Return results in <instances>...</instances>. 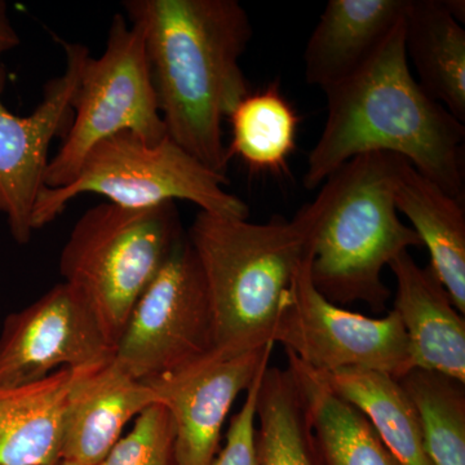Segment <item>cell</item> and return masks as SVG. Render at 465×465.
Wrapping results in <instances>:
<instances>
[{"mask_svg": "<svg viewBox=\"0 0 465 465\" xmlns=\"http://www.w3.org/2000/svg\"><path fill=\"white\" fill-rule=\"evenodd\" d=\"M65 52V70L45 87L42 103L32 114H12L0 99V213L7 217L9 232L18 244L29 243L34 232L33 211L45 188L50 146L64 137L73 121L82 65L90 50L81 43L60 41ZM5 70L0 64V96Z\"/></svg>", "mask_w": 465, "mask_h": 465, "instance_id": "30bf717a", "label": "cell"}, {"mask_svg": "<svg viewBox=\"0 0 465 465\" xmlns=\"http://www.w3.org/2000/svg\"><path fill=\"white\" fill-rule=\"evenodd\" d=\"M274 345L243 351L213 348L188 365L143 381L173 419L176 465L213 464L232 403L269 363Z\"/></svg>", "mask_w": 465, "mask_h": 465, "instance_id": "8fae6325", "label": "cell"}, {"mask_svg": "<svg viewBox=\"0 0 465 465\" xmlns=\"http://www.w3.org/2000/svg\"><path fill=\"white\" fill-rule=\"evenodd\" d=\"M133 133L150 143L167 137L146 58L142 29L124 14L110 23L105 51L84 58L73 100V121L45 171V188L74 179L90 150L116 134Z\"/></svg>", "mask_w": 465, "mask_h": 465, "instance_id": "52a82bcc", "label": "cell"}, {"mask_svg": "<svg viewBox=\"0 0 465 465\" xmlns=\"http://www.w3.org/2000/svg\"><path fill=\"white\" fill-rule=\"evenodd\" d=\"M269 363L262 366L247 390L246 399L240 411L232 419L226 433L224 448L217 452L211 465H262L256 442V406L262 378Z\"/></svg>", "mask_w": 465, "mask_h": 465, "instance_id": "d4e9b609", "label": "cell"}, {"mask_svg": "<svg viewBox=\"0 0 465 465\" xmlns=\"http://www.w3.org/2000/svg\"><path fill=\"white\" fill-rule=\"evenodd\" d=\"M406 159L393 153L357 155L330 174L316 200L296 217L312 251L314 286L333 304L363 302L382 313L391 290L382 269L397 256L423 247L399 217L394 192Z\"/></svg>", "mask_w": 465, "mask_h": 465, "instance_id": "3957f363", "label": "cell"}, {"mask_svg": "<svg viewBox=\"0 0 465 465\" xmlns=\"http://www.w3.org/2000/svg\"><path fill=\"white\" fill-rule=\"evenodd\" d=\"M173 445V419L166 407L155 403L134 419L133 430L99 465H176Z\"/></svg>", "mask_w": 465, "mask_h": 465, "instance_id": "cb8c5ba5", "label": "cell"}, {"mask_svg": "<svg viewBox=\"0 0 465 465\" xmlns=\"http://www.w3.org/2000/svg\"><path fill=\"white\" fill-rule=\"evenodd\" d=\"M155 403L149 385L134 378L114 354L97 365L73 370L61 463L99 465L121 440L125 425Z\"/></svg>", "mask_w": 465, "mask_h": 465, "instance_id": "4fadbf2b", "label": "cell"}, {"mask_svg": "<svg viewBox=\"0 0 465 465\" xmlns=\"http://www.w3.org/2000/svg\"><path fill=\"white\" fill-rule=\"evenodd\" d=\"M229 157L241 158L252 173H282L296 149L300 118L277 84L249 94L235 106Z\"/></svg>", "mask_w": 465, "mask_h": 465, "instance_id": "44dd1931", "label": "cell"}, {"mask_svg": "<svg viewBox=\"0 0 465 465\" xmlns=\"http://www.w3.org/2000/svg\"><path fill=\"white\" fill-rule=\"evenodd\" d=\"M317 374L333 393L365 414L401 465H432L418 411L399 379L366 369Z\"/></svg>", "mask_w": 465, "mask_h": 465, "instance_id": "ffe728a7", "label": "cell"}, {"mask_svg": "<svg viewBox=\"0 0 465 465\" xmlns=\"http://www.w3.org/2000/svg\"><path fill=\"white\" fill-rule=\"evenodd\" d=\"M228 176L201 163L170 137L150 143L133 133L116 134L90 150L78 173L61 188H43L33 211L34 232L64 213L82 194H99L127 208L188 201L200 211L247 220L250 208L226 191Z\"/></svg>", "mask_w": 465, "mask_h": 465, "instance_id": "8992f818", "label": "cell"}, {"mask_svg": "<svg viewBox=\"0 0 465 465\" xmlns=\"http://www.w3.org/2000/svg\"><path fill=\"white\" fill-rule=\"evenodd\" d=\"M321 465H401L361 410L333 393L313 370L287 353Z\"/></svg>", "mask_w": 465, "mask_h": 465, "instance_id": "d6986e66", "label": "cell"}, {"mask_svg": "<svg viewBox=\"0 0 465 465\" xmlns=\"http://www.w3.org/2000/svg\"><path fill=\"white\" fill-rule=\"evenodd\" d=\"M414 403L432 465H465L464 382L412 369L399 379Z\"/></svg>", "mask_w": 465, "mask_h": 465, "instance_id": "603a6c76", "label": "cell"}, {"mask_svg": "<svg viewBox=\"0 0 465 465\" xmlns=\"http://www.w3.org/2000/svg\"><path fill=\"white\" fill-rule=\"evenodd\" d=\"M390 268L396 280L397 312L411 347L415 369L439 372L465 384V318L430 264L409 251Z\"/></svg>", "mask_w": 465, "mask_h": 465, "instance_id": "5bb4252c", "label": "cell"}, {"mask_svg": "<svg viewBox=\"0 0 465 465\" xmlns=\"http://www.w3.org/2000/svg\"><path fill=\"white\" fill-rule=\"evenodd\" d=\"M215 348L213 317L200 262L183 235L137 300L114 348L115 360L149 381Z\"/></svg>", "mask_w": 465, "mask_h": 465, "instance_id": "9c48e42d", "label": "cell"}, {"mask_svg": "<svg viewBox=\"0 0 465 465\" xmlns=\"http://www.w3.org/2000/svg\"><path fill=\"white\" fill-rule=\"evenodd\" d=\"M403 20L365 65L323 91L327 119L309 153L302 177L308 191L351 158L385 152L406 159L450 195L464 200V124L412 75Z\"/></svg>", "mask_w": 465, "mask_h": 465, "instance_id": "7a4b0ae2", "label": "cell"}, {"mask_svg": "<svg viewBox=\"0 0 465 465\" xmlns=\"http://www.w3.org/2000/svg\"><path fill=\"white\" fill-rule=\"evenodd\" d=\"M394 201L430 251L433 271L465 316L464 200L452 197L405 161Z\"/></svg>", "mask_w": 465, "mask_h": 465, "instance_id": "ac0fdd59", "label": "cell"}, {"mask_svg": "<svg viewBox=\"0 0 465 465\" xmlns=\"http://www.w3.org/2000/svg\"><path fill=\"white\" fill-rule=\"evenodd\" d=\"M73 370L0 387V465H58Z\"/></svg>", "mask_w": 465, "mask_h": 465, "instance_id": "e0dca14e", "label": "cell"}, {"mask_svg": "<svg viewBox=\"0 0 465 465\" xmlns=\"http://www.w3.org/2000/svg\"><path fill=\"white\" fill-rule=\"evenodd\" d=\"M311 262L308 243L275 318L274 344L283 345L287 353L320 374L366 369L401 379L415 369L397 312L371 318L333 304L314 286Z\"/></svg>", "mask_w": 465, "mask_h": 465, "instance_id": "ba28073f", "label": "cell"}, {"mask_svg": "<svg viewBox=\"0 0 465 465\" xmlns=\"http://www.w3.org/2000/svg\"><path fill=\"white\" fill-rule=\"evenodd\" d=\"M20 35L8 16L7 3L0 0V57L20 45Z\"/></svg>", "mask_w": 465, "mask_h": 465, "instance_id": "484cf974", "label": "cell"}, {"mask_svg": "<svg viewBox=\"0 0 465 465\" xmlns=\"http://www.w3.org/2000/svg\"><path fill=\"white\" fill-rule=\"evenodd\" d=\"M142 29L167 136L220 174L228 171L224 122L250 94L241 66L252 38L237 0H125Z\"/></svg>", "mask_w": 465, "mask_h": 465, "instance_id": "6da1fadb", "label": "cell"}, {"mask_svg": "<svg viewBox=\"0 0 465 465\" xmlns=\"http://www.w3.org/2000/svg\"><path fill=\"white\" fill-rule=\"evenodd\" d=\"M113 354L96 318L63 282L5 320L0 332V387L97 365Z\"/></svg>", "mask_w": 465, "mask_h": 465, "instance_id": "7c38bea8", "label": "cell"}, {"mask_svg": "<svg viewBox=\"0 0 465 465\" xmlns=\"http://www.w3.org/2000/svg\"><path fill=\"white\" fill-rule=\"evenodd\" d=\"M58 465H73V464H69V463H60Z\"/></svg>", "mask_w": 465, "mask_h": 465, "instance_id": "4316f807", "label": "cell"}, {"mask_svg": "<svg viewBox=\"0 0 465 465\" xmlns=\"http://www.w3.org/2000/svg\"><path fill=\"white\" fill-rule=\"evenodd\" d=\"M409 3L330 0L305 45V81L326 91L353 75L403 20Z\"/></svg>", "mask_w": 465, "mask_h": 465, "instance_id": "9a60e30c", "label": "cell"}, {"mask_svg": "<svg viewBox=\"0 0 465 465\" xmlns=\"http://www.w3.org/2000/svg\"><path fill=\"white\" fill-rule=\"evenodd\" d=\"M463 0H410L405 50L419 84L461 124L465 122Z\"/></svg>", "mask_w": 465, "mask_h": 465, "instance_id": "2e32d148", "label": "cell"}, {"mask_svg": "<svg viewBox=\"0 0 465 465\" xmlns=\"http://www.w3.org/2000/svg\"><path fill=\"white\" fill-rule=\"evenodd\" d=\"M183 235L176 202L146 208L105 202L75 223L61 252V275L84 300L113 349L137 300Z\"/></svg>", "mask_w": 465, "mask_h": 465, "instance_id": "5b68a950", "label": "cell"}, {"mask_svg": "<svg viewBox=\"0 0 465 465\" xmlns=\"http://www.w3.org/2000/svg\"><path fill=\"white\" fill-rule=\"evenodd\" d=\"M186 238L206 282L215 348L243 351L273 341L275 318L308 250L298 217L258 224L200 211Z\"/></svg>", "mask_w": 465, "mask_h": 465, "instance_id": "277c9868", "label": "cell"}, {"mask_svg": "<svg viewBox=\"0 0 465 465\" xmlns=\"http://www.w3.org/2000/svg\"><path fill=\"white\" fill-rule=\"evenodd\" d=\"M262 465H321L307 407L289 369L269 367L256 406Z\"/></svg>", "mask_w": 465, "mask_h": 465, "instance_id": "7402d4cb", "label": "cell"}]
</instances>
